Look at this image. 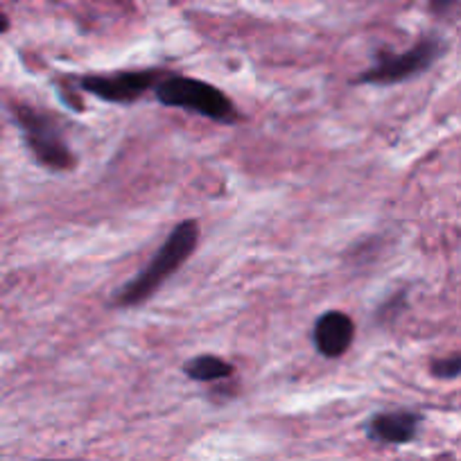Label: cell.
<instances>
[{
  "mask_svg": "<svg viewBox=\"0 0 461 461\" xmlns=\"http://www.w3.org/2000/svg\"><path fill=\"white\" fill-rule=\"evenodd\" d=\"M199 245V221L184 220L170 230L167 240L154 254L148 267L136 274L118 294L113 296V308H139L152 294H157L163 283L181 269V265L194 254Z\"/></svg>",
  "mask_w": 461,
  "mask_h": 461,
  "instance_id": "6da1fadb",
  "label": "cell"
},
{
  "mask_svg": "<svg viewBox=\"0 0 461 461\" xmlns=\"http://www.w3.org/2000/svg\"><path fill=\"white\" fill-rule=\"evenodd\" d=\"M154 95L163 106L184 109L202 118L217 122H236V104L229 100L224 91L202 79L185 77V75H166L154 88Z\"/></svg>",
  "mask_w": 461,
  "mask_h": 461,
  "instance_id": "7a4b0ae2",
  "label": "cell"
},
{
  "mask_svg": "<svg viewBox=\"0 0 461 461\" xmlns=\"http://www.w3.org/2000/svg\"><path fill=\"white\" fill-rule=\"evenodd\" d=\"M16 122L23 131L25 145L39 163L48 170L66 172L77 166L75 152L66 143L64 130L55 115L39 111L34 106H16Z\"/></svg>",
  "mask_w": 461,
  "mask_h": 461,
  "instance_id": "3957f363",
  "label": "cell"
},
{
  "mask_svg": "<svg viewBox=\"0 0 461 461\" xmlns=\"http://www.w3.org/2000/svg\"><path fill=\"white\" fill-rule=\"evenodd\" d=\"M446 55V41L438 34H425L419 43L410 50L393 55V52H380L378 61L365 73L357 75V84H371V86H389L401 84L411 77H419L425 70L432 68L441 57Z\"/></svg>",
  "mask_w": 461,
  "mask_h": 461,
  "instance_id": "277c9868",
  "label": "cell"
},
{
  "mask_svg": "<svg viewBox=\"0 0 461 461\" xmlns=\"http://www.w3.org/2000/svg\"><path fill=\"white\" fill-rule=\"evenodd\" d=\"M167 73L158 68L149 70H118L106 75H86L79 82V88L97 100L111 102V104H131L140 100L148 91L157 88V84Z\"/></svg>",
  "mask_w": 461,
  "mask_h": 461,
  "instance_id": "5b68a950",
  "label": "cell"
},
{
  "mask_svg": "<svg viewBox=\"0 0 461 461\" xmlns=\"http://www.w3.org/2000/svg\"><path fill=\"white\" fill-rule=\"evenodd\" d=\"M423 416L411 410H393L374 414L365 425L366 438L383 446H405L419 437Z\"/></svg>",
  "mask_w": 461,
  "mask_h": 461,
  "instance_id": "8992f818",
  "label": "cell"
},
{
  "mask_svg": "<svg viewBox=\"0 0 461 461\" xmlns=\"http://www.w3.org/2000/svg\"><path fill=\"white\" fill-rule=\"evenodd\" d=\"M312 339L319 356L335 360L351 348L353 339H356V321L339 310L323 312L314 323Z\"/></svg>",
  "mask_w": 461,
  "mask_h": 461,
  "instance_id": "52a82bcc",
  "label": "cell"
},
{
  "mask_svg": "<svg viewBox=\"0 0 461 461\" xmlns=\"http://www.w3.org/2000/svg\"><path fill=\"white\" fill-rule=\"evenodd\" d=\"M184 374L193 383H220L236 374V366L217 356H194L184 365Z\"/></svg>",
  "mask_w": 461,
  "mask_h": 461,
  "instance_id": "ba28073f",
  "label": "cell"
},
{
  "mask_svg": "<svg viewBox=\"0 0 461 461\" xmlns=\"http://www.w3.org/2000/svg\"><path fill=\"white\" fill-rule=\"evenodd\" d=\"M429 375L437 380H455L461 375V351L429 362Z\"/></svg>",
  "mask_w": 461,
  "mask_h": 461,
  "instance_id": "9c48e42d",
  "label": "cell"
},
{
  "mask_svg": "<svg viewBox=\"0 0 461 461\" xmlns=\"http://www.w3.org/2000/svg\"><path fill=\"white\" fill-rule=\"evenodd\" d=\"M405 310H407V290H401L393 296H389V299L380 305L375 317H378L380 323H392L396 321L398 314L405 312Z\"/></svg>",
  "mask_w": 461,
  "mask_h": 461,
  "instance_id": "30bf717a",
  "label": "cell"
},
{
  "mask_svg": "<svg viewBox=\"0 0 461 461\" xmlns=\"http://www.w3.org/2000/svg\"><path fill=\"white\" fill-rule=\"evenodd\" d=\"M461 5V0H429V12L437 19H446L450 16L456 7Z\"/></svg>",
  "mask_w": 461,
  "mask_h": 461,
  "instance_id": "8fae6325",
  "label": "cell"
},
{
  "mask_svg": "<svg viewBox=\"0 0 461 461\" xmlns=\"http://www.w3.org/2000/svg\"><path fill=\"white\" fill-rule=\"evenodd\" d=\"M7 30H10V19H7V16L0 12V34L7 32Z\"/></svg>",
  "mask_w": 461,
  "mask_h": 461,
  "instance_id": "7c38bea8",
  "label": "cell"
},
{
  "mask_svg": "<svg viewBox=\"0 0 461 461\" xmlns=\"http://www.w3.org/2000/svg\"><path fill=\"white\" fill-rule=\"evenodd\" d=\"M37 461H77V459H37Z\"/></svg>",
  "mask_w": 461,
  "mask_h": 461,
  "instance_id": "4fadbf2b",
  "label": "cell"
}]
</instances>
